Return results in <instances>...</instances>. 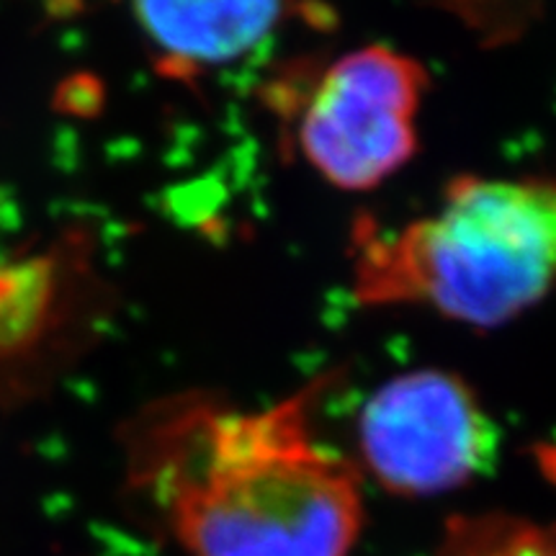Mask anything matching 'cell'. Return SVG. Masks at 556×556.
Masks as SVG:
<instances>
[{
    "label": "cell",
    "mask_w": 556,
    "mask_h": 556,
    "mask_svg": "<svg viewBox=\"0 0 556 556\" xmlns=\"http://www.w3.org/2000/svg\"><path fill=\"white\" fill-rule=\"evenodd\" d=\"M351 289L364 307H417L495 330L556 289V180L458 176L430 214L358 222Z\"/></svg>",
    "instance_id": "cell-2"
},
{
    "label": "cell",
    "mask_w": 556,
    "mask_h": 556,
    "mask_svg": "<svg viewBox=\"0 0 556 556\" xmlns=\"http://www.w3.org/2000/svg\"><path fill=\"white\" fill-rule=\"evenodd\" d=\"M428 83L426 67L392 47L343 54L299 106V155L340 191L379 189L420 148L417 116Z\"/></svg>",
    "instance_id": "cell-3"
},
{
    "label": "cell",
    "mask_w": 556,
    "mask_h": 556,
    "mask_svg": "<svg viewBox=\"0 0 556 556\" xmlns=\"http://www.w3.org/2000/svg\"><path fill=\"white\" fill-rule=\"evenodd\" d=\"M137 24L168 67L197 73L258 50L283 0H131Z\"/></svg>",
    "instance_id": "cell-5"
},
{
    "label": "cell",
    "mask_w": 556,
    "mask_h": 556,
    "mask_svg": "<svg viewBox=\"0 0 556 556\" xmlns=\"http://www.w3.org/2000/svg\"><path fill=\"white\" fill-rule=\"evenodd\" d=\"M358 471L400 497H438L484 475L497 428L467 379L417 368L389 379L364 402L356 422Z\"/></svg>",
    "instance_id": "cell-4"
},
{
    "label": "cell",
    "mask_w": 556,
    "mask_h": 556,
    "mask_svg": "<svg viewBox=\"0 0 556 556\" xmlns=\"http://www.w3.org/2000/svg\"><path fill=\"white\" fill-rule=\"evenodd\" d=\"M47 9L58 13V16H65V13L80 9V0H47Z\"/></svg>",
    "instance_id": "cell-7"
},
{
    "label": "cell",
    "mask_w": 556,
    "mask_h": 556,
    "mask_svg": "<svg viewBox=\"0 0 556 556\" xmlns=\"http://www.w3.org/2000/svg\"><path fill=\"white\" fill-rule=\"evenodd\" d=\"M433 556H556V523L510 513L454 516Z\"/></svg>",
    "instance_id": "cell-6"
},
{
    "label": "cell",
    "mask_w": 556,
    "mask_h": 556,
    "mask_svg": "<svg viewBox=\"0 0 556 556\" xmlns=\"http://www.w3.org/2000/svg\"><path fill=\"white\" fill-rule=\"evenodd\" d=\"M330 377L258 409L206 392L129 422V486L186 556H351L364 528L356 462L319 441Z\"/></svg>",
    "instance_id": "cell-1"
},
{
    "label": "cell",
    "mask_w": 556,
    "mask_h": 556,
    "mask_svg": "<svg viewBox=\"0 0 556 556\" xmlns=\"http://www.w3.org/2000/svg\"><path fill=\"white\" fill-rule=\"evenodd\" d=\"M544 464L548 469V475H552L556 479V448L548 451V454H544Z\"/></svg>",
    "instance_id": "cell-8"
}]
</instances>
